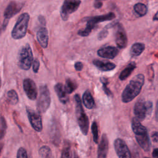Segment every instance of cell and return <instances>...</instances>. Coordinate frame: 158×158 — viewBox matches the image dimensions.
Instances as JSON below:
<instances>
[{
    "label": "cell",
    "instance_id": "obj_18",
    "mask_svg": "<svg viewBox=\"0 0 158 158\" xmlns=\"http://www.w3.org/2000/svg\"><path fill=\"white\" fill-rule=\"evenodd\" d=\"M54 88L60 102L63 104H67L69 101V98L65 91L64 86L61 83H57L55 85Z\"/></svg>",
    "mask_w": 158,
    "mask_h": 158
},
{
    "label": "cell",
    "instance_id": "obj_43",
    "mask_svg": "<svg viewBox=\"0 0 158 158\" xmlns=\"http://www.w3.org/2000/svg\"><path fill=\"white\" fill-rule=\"evenodd\" d=\"M1 78L0 77V88H1Z\"/></svg>",
    "mask_w": 158,
    "mask_h": 158
},
{
    "label": "cell",
    "instance_id": "obj_22",
    "mask_svg": "<svg viewBox=\"0 0 158 158\" xmlns=\"http://www.w3.org/2000/svg\"><path fill=\"white\" fill-rule=\"evenodd\" d=\"M145 45L142 43H135L132 44L130 49V54L132 57H137L144 51Z\"/></svg>",
    "mask_w": 158,
    "mask_h": 158
},
{
    "label": "cell",
    "instance_id": "obj_15",
    "mask_svg": "<svg viewBox=\"0 0 158 158\" xmlns=\"http://www.w3.org/2000/svg\"><path fill=\"white\" fill-rule=\"evenodd\" d=\"M119 50L117 48L111 46H107L103 48H100L97 51V54L102 57L105 59H114L118 54Z\"/></svg>",
    "mask_w": 158,
    "mask_h": 158
},
{
    "label": "cell",
    "instance_id": "obj_27",
    "mask_svg": "<svg viewBox=\"0 0 158 158\" xmlns=\"http://www.w3.org/2000/svg\"><path fill=\"white\" fill-rule=\"evenodd\" d=\"M100 81L102 83V89L105 94L108 97H112V91L110 90V89L107 87V85L109 84L108 79L105 77H101L100 78Z\"/></svg>",
    "mask_w": 158,
    "mask_h": 158
},
{
    "label": "cell",
    "instance_id": "obj_20",
    "mask_svg": "<svg viewBox=\"0 0 158 158\" xmlns=\"http://www.w3.org/2000/svg\"><path fill=\"white\" fill-rule=\"evenodd\" d=\"M82 100L85 107L88 109H92L95 107L94 99L91 93V92L86 89L83 94Z\"/></svg>",
    "mask_w": 158,
    "mask_h": 158
},
{
    "label": "cell",
    "instance_id": "obj_31",
    "mask_svg": "<svg viewBox=\"0 0 158 158\" xmlns=\"http://www.w3.org/2000/svg\"><path fill=\"white\" fill-rule=\"evenodd\" d=\"M16 158H28L26 149L22 147L20 148L17 151Z\"/></svg>",
    "mask_w": 158,
    "mask_h": 158
},
{
    "label": "cell",
    "instance_id": "obj_9",
    "mask_svg": "<svg viewBox=\"0 0 158 158\" xmlns=\"http://www.w3.org/2000/svg\"><path fill=\"white\" fill-rule=\"evenodd\" d=\"M81 2V1L78 0L64 1L60 10V14L62 20L67 21L69 15L75 12L78 9Z\"/></svg>",
    "mask_w": 158,
    "mask_h": 158
},
{
    "label": "cell",
    "instance_id": "obj_5",
    "mask_svg": "<svg viewBox=\"0 0 158 158\" xmlns=\"http://www.w3.org/2000/svg\"><path fill=\"white\" fill-rule=\"evenodd\" d=\"M29 20L30 15L27 12L22 14L18 17L11 31V36L14 40H20L25 36Z\"/></svg>",
    "mask_w": 158,
    "mask_h": 158
},
{
    "label": "cell",
    "instance_id": "obj_19",
    "mask_svg": "<svg viewBox=\"0 0 158 158\" xmlns=\"http://www.w3.org/2000/svg\"><path fill=\"white\" fill-rule=\"evenodd\" d=\"M93 64L97 69L103 72L111 71L116 67V65L112 62H105L96 59L93 60Z\"/></svg>",
    "mask_w": 158,
    "mask_h": 158
},
{
    "label": "cell",
    "instance_id": "obj_16",
    "mask_svg": "<svg viewBox=\"0 0 158 158\" xmlns=\"http://www.w3.org/2000/svg\"><path fill=\"white\" fill-rule=\"evenodd\" d=\"M36 39L43 48H46L48 46L49 35L48 30L45 26L41 27L36 32Z\"/></svg>",
    "mask_w": 158,
    "mask_h": 158
},
{
    "label": "cell",
    "instance_id": "obj_12",
    "mask_svg": "<svg viewBox=\"0 0 158 158\" xmlns=\"http://www.w3.org/2000/svg\"><path fill=\"white\" fill-rule=\"evenodd\" d=\"M23 90L30 100L35 101L37 98L38 89L35 81L30 78H25L23 81Z\"/></svg>",
    "mask_w": 158,
    "mask_h": 158
},
{
    "label": "cell",
    "instance_id": "obj_26",
    "mask_svg": "<svg viewBox=\"0 0 158 158\" xmlns=\"http://www.w3.org/2000/svg\"><path fill=\"white\" fill-rule=\"evenodd\" d=\"M39 155L41 158H54L49 147L43 146L39 149Z\"/></svg>",
    "mask_w": 158,
    "mask_h": 158
},
{
    "label": "cell",
    "instance_id": "obj_4",
    "mask_svg": "<svg viewBox=\"0 0 158 158\" xmlns=\"http://www.w3.org/2000/svg\"><path fill=\"white\" fill-rule=\"evenodd\" d=\"M33 61V55L29 44L27 43L20 47L17 54L18 66L23 70H28Z\"/></svg>",
    "mask_w": 158,
    "mask_h": 158
},
{
    "label": "cell",
    "instance_id": "obj_40",
    "mask_svg": "<svg viewBox=\"0 0 158 158\" xmlns=\"http://www.w3.org/2000/svg\"><path fill=\"white\" fill-rule=\"evenodd\" d=\"M158 20V18H157V12H156L155 14H154V17H153V18H152V20L153 21H157Z\"/></svg>",
    "mask_w": 158,
    "mask_h": 158
},
{
    "label": "cell",
    "instance_id": "obj_8",
    "mask_svg": "<svg viewBox=\"0 0 158 158\" xmlns=\"http://www.w3.org/2000/svg\"><path fill=\"white\" fill-rule=\"evenodd\" d=\"M115 15L114 12H109L106 14H103L101 15H97V16H93V17H86L83 20L86 21V27L84 28V29L91 33L92 30L94 28V27L96 26V25L98 23L112 20L114 19H115Z\"/></svg>",
    "mask_w": 158,
    "mask_h": 158
},
{
    "label": "cell",
    "instance_id": "obj_37",
    "mask_svg": "<svg viewBox=\"0 0 158 158\" xmlns=\"http://www.w3.org/2000/svg\"><path fill=\"white\" fill-rule=\"evenodd\" d=\"M151 138H152V139L154 142H155V143L157 142V141H158V134H157V131H154L152 133Z\"/></svg>",
    "mask_w": 158,
    "mask_h": 158
},
{
    "label": "cell",
    "instance_id": "obj_30",
    "mask_svg": "<svg viewBox=\"0 0 158 158\" xmlns=\"http://www.w3.org/2000/svg\"><path fill=\"white\" fill-rule=\"evenodd\" d=\"M60 158H72L71 149L69 145L64 147L62 151Z\"/></svg>",
    "mask_w": 158,
    "mask_h": 158
},
{
    "label": "cell",
    "instance_id": "obj_7",
    "mask_svg": "<svg viewBox=\"0 0 158 158\" xmlns=\"http://www.w3.org/2000/svg\"><path fill=\"white\" fill-rule=\"evenodd\" d=\"M51 104V96L49 89L46 85L40 86V94L36 102L37 112L40 114L46 112Z\"/></svg>",
    "mask_w": 158,
    "mask_h": 158
},
{
    "label": "cell",
    "instance_id": "obj_23",
    "mask_svg": "<svg viewBox=\"0 0 158 158\" xmlns=\"http://www.w3.org/2000/svg\"><path fill=\"white\" fill-rule=\"evenodd\" d=\"M133 9L135 12L139 17H143L148 13V7L143 3L138 2L135 4L133 6Z\"/></svg>",
    "mask_w": 158,
    "mask_h": 158
},
{
    "label": "cell",
    "instance_id": "obj_38",
    "mask_svg": "<svg viewBox=\"0 0 158 158\" xmlns=\"http://www.w3.org/2000/svg\"><path fill=\"white\" fill-rule=\"evenodd\" d=\"M152 157L153 158H158V149H157V148H155L153 150Z\"/></svg>",
    "mask_w": 158,
    "mask_h": 158
},
{
    "label": "cell",
    "instance_id": "obj_42",
    "mask_svg": "<svg viewBox=\"0 0 158 158\" xmlns=\"http://www.w3.org/2000/svg\"><path fill=\"white\" fill-rule=\"evenodd\" d=\"M73 158H78V156H77V154L76 153H74V156Z\"/></svg>",
    "mask_w": 158,
    "mask_h": 158
},
{
    "label": "cell",
    "instance_id": "obj_39",
    "mask_svg": "<svg viewBox=\"0 0 158 158\" xmlns=\"http://www.w3.org/2000/svg\"><path fill=\"white\" fill-rule=\"evenodd\" d=\"M131 158H139V156L138 153L134 152V153H133V155L131 156Z\"/></svg>",
    "mask_w": 158,
    "mask_h": 158
},
{
    "label": "cell",
    "instance_id": "obj_3",
    "mask_svg": "<svg viewBox=\"0 0 158 158\" xmlns=\"http://www.w3.org/2000/svg\"><path fill=\"white\" fill-rule=\"evenodd\" d=\"M74 100L75 107V115L78 125L83 135H86L88 134L89 128L88 117L83 110L80 95L76 94L74 96Z\"/></svg>",
    "mask_w": 158,
    "mask_h": 158
},
{
    "label": "cell",
    "instance_id": "obj_6",
    "mask_svg": "<svg viewBox=\"0 0 158 158\" xmlns=\"http://www.w3.org/2000/svg\"><path fill=\"white\" fill-rule=\"evenodd\" d=\"M153 110V104L151 101H144L140 99L135 104L133 113L135 118L139 121L144 120L147 117L150 116Z\"/></svg>",
    "mask_w": 158,
    "mask_h": 158
},
{
    "label": "cell",
    "instance_id": "obj_10",
    "mask_svg": "<svg viewBox=\"0 0 158 158\" xmlns=\"http://www.w3.org/2000/svg\"><path fill=\"white\" fill-rule=\"evenodd\" d=\"M27 113L32 128L37 132L41 131L43 130V122L40 114L28 107H27Z\"/></svg>",
    "mask_w": 158,
    "mask_h": 158
},
{
    "label": "cell",
    "instance_id": "obj_21",
    "mask_svg": "<svg viewBox=\"0 0 158 158\" xmlns=\"http://www.w3.org/2000/svg\"><path fill=\"white\" fill-rule=\"evenodd\" d=\"M136 64L135 62L132 61L130 62L127 66L120 72V75L118 77L119 79L121 81L125 80L130 75L131 73L133 72V70L136 69Z\"/></svg>",
    "mask_w": 158,
    "mask_h": 158
},
{
    "label": "cell",
    "instance_id": "obj_36",
    "mask_svg": "<svg viewBox=\"0 0 158 158\" xmlns=\"http://www.w3.org/2000/svg\"><path fill=\"white\" fill-rule=\"evenodd\" d=\"M38 21L40 23V24H41L42 26H45L46 20H45V18H44V16H43L41 15H40L38 16Z\"/></svg>",
    "mask_w": 158,
    "mask_h": 158
},
{
    "label": "cell",
    "instance_id": "obj_25",
    "mask_svg": "<svg viewBox=\"0 0 158 158\" xmlns=\"http://www.w3.org/2000/svg\"><path fill=\"white\" fill-rule=\"evenodd\" d=\"M7 98L9 102L12 105H15L19 102V96L14 89H10L7 93Z\"/></svg>",
    "mask_w": 158,
    "mask_h": 158
},
{
    "label": "cell",
    "instance_id": "obj_17",
    "mask_svg": "<svg viewBox=\"0 0 158 158\" xmlns=\"http://www.w3.org/2000/svg\"><path fill=\"white\" fill-rule=\"evenodd\" d=\"M108 139L106 134H103L98 148L97 158H106L108 151Z\"/></svg>",
    "mask_w": 158,
    "mask_h": 158
},
{
    "label": "cell",
    "instance_id": "obj_33",
    "mask_svg": "<svg viewBox=\"0 0 158 158\" xmlns=\"http://www.w3.org/2000/svg\"><path fill=\"white\" fill-rule=\"evenodd\" d=\"M40 66V64L39 60L37 59H34L33 61V63H32V69H33V71L34 73H37L38 72Z\"/></svg>",
    "mask_w": 158,
    "mask_h": 158
},
{
    "label": "cell",
    "instance_id": "obj_44",
    "mask_svg": "<svg viewBox=\"0 0 158 158\" xmlns=\"http://www.w3.org/2000/svg\"><path fill=\"white\" fill-rule=\"evenodd\" d=\"M144 158H148V157H144Z\"/></svg>",
    "mask_w": 158,
    "mask_h": 158
},
{
    "label": "cell",
    "instance_id": "obj_2",
    "mask_svg": "<svg viewBox=\"0 0 158 158\" xmlns=\"http://www.w3.org/2000/svg\"><path fill=\"white\" fill-rule=\"evenodd\" d=\"M131 129L139 146L144 151H149L151 148V141L146 128L141 123L140 121L134 117L131 121Z\"/></svg>",
    "mask_w": 158,
    "mask_h": 158
},
{
    "label": "cell",
    "instance_id": "obj_11",
    "mask_svg": "<svg viewBox=\"0 0 158 158\" xmlns=\"http://www.w3.org/2000/svg\"><path fill=\"white\" fill-rule=\"evenodd\" d=\"M114 149L118 158H131V152L126 143L121 138L115 139Z\"/></svg>",
    "mask_w": 158,
    "mask_h": 158
},
{
    "label": "cell",
    "instance_id": "obj_41",
    "mask_svg": "<svg viewBox=\"0 0 158 158\" xmlns=\"http://www.w3.org/2000/svg\"><path fill=\"white\" fill-rule=\"evenodd\" d=\"M3 143L0 142V156H1V152H2V149L3 148Z\"/></svg>",
    "mask_w": 158,
    "mask_h": 158
},
{
    "label": "cell",
    "instance_id": "obj_35",
    "mask_svg": "<svg viewBox=\"0 0 158 158\" xmlns=\"http://www.w3.org/2000/svg\"><path fill=\"white\" fill-rule=\"evenodd\" d=\"M103 4H102V1H95L93 3V6L96 9H100L102 7Z\"/></svg>",
    "mask_w": 158,
    "mask_h": 158
},
{
    "label": "cell",
    "instance_id": "obj_29",
    "mask_svg": "<svg viewBox=\"0 0 158 158\" xmlns=\"http://www.w3.org/2000/svg\"><path fill=\"white\" fill-rule=\"evenodd\" d=\"M91 132L93 135V141L96 144L98 143L99 135H98V126L97 123L94 121L91 125Z\"/></svg>",
    "mask_w": 158,
    "mask_h": 158
},
{
    "label": "cell",
    "instance_id": "obj_34",
    "mask_svg": "<svg viewBox=\"0 0 158 158\" xmlns=\"http://www.w3.org/2000/svg\"><path fill=\"white\" fill-rule=\"evenodd\" d=\"M74 67L77 71H81V70H82V69L83 68V64L81 62L78 61L75 63Z\"/></svg>",
    "mask_w": 158,
    "mask_h": 158
},
{
    "label": "cell",
    "instance_id": "obj_24",
    "mask_svg": "<svg viewBox=\"0 0 158 158\" xmlns=\"http://www.w3.org/2000/svg\"><path fill=\"white\" fill-rule=\"evenodd\" d=\"M77 84L74 80L70 78H68L66 80L65 84L64 85V88L67 94L72 93L77 89Z\"/></svg>",
    "mask_w": 158,
    "mask_h": 158
},
{
    "label": "cell",
    "instance_id": "obj_1",
    "mask_svg": "<svg viewBox=\"0 0 158 158\" xmlns=\"http://www.w3.org/2000/svg\"><path fill=\"white\" fill-rule=\"evenodd\" d=\"M144 83V76L139 73L134 76L126 86L122 94V101L128 103L133 101L141 92Z\"/></svg>",
    "mask_w": 158,
    "mask_h": 158
},
{
    "label": "cell",
    "instance_id": "obj_14",
    "mask_svg": "<svg viewBox=\"0 0 158 158\" xmlns=\"http://www.w3.org/2000/svg\"><path fill=\"white\" fill-rule=\"evenodd\" d=\"M117 30L115 32V43L120 49L125 48L127 46L128 38L126 31L123 25L119 22L116 25Z\"/></svg>",
    "mask_w": 158,
    "mask_h": 158
},
{
    "label": "cell",
    "instance_id": "obj_13",
    "mask_svg": "<svg viewBox=\"0 0 158 158\" xmlns=\"http://www.w3.org/2000/svg\"><path fill=\"white\" fill-rule=\"evenodd\" d=\"M24 5L23 2H17V1H10L4 12V19L9 20L13 16L19 13L22 9Z\"/></svg>",
    "mask_w": 158,
    "mask_h": 158
},
{
    "label": "cell",
    "instance_id": "obj_32",
    "mask_svg": "<svg viewBox=\"0 0 158 158\" xmlns=\"http://www.w3.org/2000/svg\"><path fill=\"white\" fill-rule=\"evenodd\" d=\"M108 30L106 28H103L99 33H98V39L99 40H104V38H106L107 35H108Z\"/></svg>",
    "mask_w": 158,
    "mask_h": 158
},
{
    "label": "cell",
    "instance_id": "obj_28",
    "mask_svg": "<svg viewBox=\"0 0 158 158\" xmlns=\"http://www.w3.org/2000/svg\"><path fill=\"white\" fill-rule=\"evenodd\" d=\"M7 130V123L3 116H0V140L5 136Z\"/></svg>",
    "mask_w": 158,
    "mask_h": 158
}]
</instances>
